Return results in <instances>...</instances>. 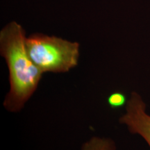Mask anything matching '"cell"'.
Masks as SVG:
<instances>
[{"instance_id":"obj_1","label":"cell","mask_w":150,"mask_h":150,"mask_svg":"<svg viewBox=\"0 0 150 150\" xmlns=\"http://www.w3.org/2000/svg\"><path fill=\"white\" fill-rule=\"evenodd\" d=\"M26 42L25 31L16 21L9 22L0 31V53L8 66L10 83L3 105L11 112L24 108L44 74L31 60Z\"/></svg>"},{"instance_id":"obj_2","label":"cell","mask_w":150,"mask_h":150,"mask_svg":"<svg viewBox=\"0 0 150 150\" xmlns=\"http://www.w3.org/2000/svg\"><path fill=\"white\" fill-rule=\"evenodd\" d=\"M27 47L33 63L44 73H65L77 66L80 45L77 42L33 33L27 37Z\"/></svg>"},{"instance_id":"obj_3","label":"cell","mask_w":150,"mask_h":150,"mask_svg":"<svg viewBox=\"0 0 150 150\" xmlns=\"http://www.w3.org/2000/svg\"><path fill=\"white\" fill-rule=\"evenodd\" d=\"M125 106L126 112L120 117V123L126 125L131 134L141 136L150 147V115L142 96L132 92Z\"/></svg>"},{"instance_id":"obj_4","label":"cell","mask_w":150,"mask_h":150,"mask_svg":"<svg viewBox=\"0 0 150 150\" xmlns=\"http://www.w3.org/2000/svg\"><path fill=\"white\" fill-rule=\"evenodd\" d=\"M81 150H116V145L110 138L94 136L84 142Z\"/></svg>"},{"instance_id":"obj_5","label":"cell","mask_w":150,"mask_h":150,"mask_svg":"<svg viewBox=\"0 0 150 150\" xmlns=\"http://www.w3.org/2000/svg\"><path fill=\"white\" fill-rule=\"evenodd\" d=\"M127 100L126 95L122 92H113L107 98V103L112 109H117L126 106Z\"/></svg>"}]
</instances>
